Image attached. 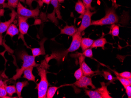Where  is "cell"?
<instances>
[{"instance_id": "cell-1", "label": "cell", "mask_w": 131, "mask_h": 98, "mask_svg": "<svg viewBox=\"0 0 131 98\" xmlns=\"http://www.w3.org/2000/svg\"><path fill=\"white\" fill-rule=\"evenodd\" d=\"M82 32L77 31V32L72 36V39L70 47L62 52L54 53L48 57L46 60L49 61L51 59H56L57 60L60 61L63 58L67 55L69 52H73L78 49L81 47V41L82 38Z\"/></svg>"}, {"instance_id": "cell-2", "label": "cell", "mask_w": 131, "mask_h": 98, "mask_svg": "<svg viewBox=\"0 0 131 98\" xmlns=\"http://www.w3.org/2000/svg\"><path fill=\"white\" fill-rule=\"evenodd\" d=\"M46 62L44 61L41 65L37 67L39 75L40 77V82L37 85L38 90V98H46V92L48 89V82L47 79V72L46 71Z\"/></svg>"}, {"instance_id": "cell-3", "label": "cell", "mask_w": 131, "mask_h": 98, "mask_svg": "<svg viewBox=\"0 0 131 98\" xmlns=\"http://www.w3.org/2000/svg\"><path fill=\"white\" fill-rule=\"evenodd\" d=\"M20 58L23 60V64L20 68L16 70V73L13 76L12 79L17 80L21 77L24 71L30 66H38L39 65L37 64L35 61V57L33 55H29L26 52L23 51L19 55Z\"/></svg>"}, {"instance_id": "cell-4", "label": "cell", "mask_w": 131, "mask_h": 98, "mask_svg": "<svg viewBox=\"0 0 131 98\" xmlns=\"http://www.w3.org/2000/svg\"><path fill=\"white\" fill-rule=\"evenodd\" d=\"M119 17L116 13L114 7L107 9L106 15L103 18L97 20H93L91 22V25L103 26L106 25L116 24L119 22Z\"/></svg>"}, {"instance_id": "cell-5", "label": "cell", "mask_w": 131, "mask_h": 98, "mask_svg": "<svg viewBox=\"0 0 131 98\" xmlns=\"http://www.w3.org/2000/svg\"><path fill=\"white\" fill-rule=\"evenodd\" d=\"M101 86L94 90H85V93L90 98H112L104 82H101Z\"/></svg>"}, {"instance_id": "cell-6", "label": "cell", "mask_w": 131, "mask_h": 98, "mask_svg": "<svg viewBox=\"0 0 131 98\" xmlns=\"http://www.w3.org/2000/svg\"><path fill=\"white\" fill-rule=\"evenodd\" d=\"M17 14L18 15L26 18H34L39 16L40 14L39 8L37 7L34 9L26 8L19 2L17 6Z\"/></svg>"}, {"instance_id": "cell-7", "label": "cell", "mask_w": 131, "mask_h": 98, "mask_svg": "<svg viewBox=\"0 0 131 98\" xmlns=\"http://www.w3.org/2000/svg\"><path fill=\"white\" fill-rule=\"evenodd\" d=\"M95 12H91L90 9H86L85 13L81 17L82 22L78 31L83 32L87 28L91 25L92 17Z\"/></svg>"}, {"instance_id": "cell-8", "label": "cell", "mask_w": 131, "mask_h": 98, "mask_svg": "<svg viewBox=\"0 0 131 98\" xmlns=\"http://www.w3.org/2000/svg\"><path fill=\"white\" fill-rule=\"evenodd\" d=\"M75 85L80 88L87 89L88 86H90L93 89L96 88L95 86L93 84L92 78L83 75L75 83Z\"/></svg>"}, {"instance_id": "cell-9", "label": "cell", "mask_w": 131, "mask_h": 98, "mask_svg": "<svg viewBox=\"0 0 131 98\" xmlns=\"http://www.w3.org/2000/svg\"><path fill=\"white\" fill-rule=\"evenodd\" d=\"M28 18L18 15V24L19 31L21 35L27 34L29 28V25L27 22Z\"/></svg>"}, {"instance_id": "cell-10", "label": "cell", "mask_w": 131, "mask_h": 98, "mask_svg": "<svg viewBox=\"0 0 131 98\" xmlns=\"http://www.w3.org/2000/svg\"><path fill=\"white\" fill-rule=\"evenodd\" d=\"M17 14L15 11L14 9H12V13L10 15L11 16L10 19L8 21L0 22V34H2L6 31L9 25L12 24L15 19Z\"/></svg>"}, {"instance_id": "cell-11", "label": "cell", "mask_w": 131, "mask_h": 98, "mask_svg": "<svg viewBox=\"0 0 131 98\" xmlns=\"http://www.w3.org/2000/svg\"><path fill=\"white\" fill-rule=\"evenodd\" d=\"M84 56L83 55L79 57V63L83 72V75L87 76H90L94 74L96 72L93 71L91 68L87 65L86 62L84 61Z\"/></svg>"}, {"instance_id": "cell-12", "label": "cell", "mask_w": 131, "mask_h": 98, "mask_svg": "<svg viewBox=\"0 0 131 98\" xmlns=\"http://www.w3.org/2000/svg\"><path fill=\"white\" fill-rule=\"evenodd\" d=\"M78 31V28L73 25H67L61 30L60 34H66L69 36H72Z\"/></svg>"}, {"instance_id": "cell-13", "label": "cell", "mask_w": 131, "mask_h": 98, "mask_svg": "<svg viewBox=\"0 0 131 98\" xmlns=\"http://www.w3.org/2000/svg\"><path fill=\"white\" fill-rule=\"evenodd\" d=\"M46 39L44 38L40 41V47L39 48H34L31 49L32 55L34 57L42 55L45 54V51L44 48V44Z\"/></svg>"}, {"instance_id": "cell-14", "label": "cell", "mask_w": 131, "mask_h": 98, "mask_svg": "<svg viewBox=\"0 0 131 98\" xmlns=\"http://www.w3.org/2000/svg\"><path fill=\"white\" fill-rule=\"evenodd\" d=\"M34 66H30L26 69L23 73L24 78L27 79L28 80L32 81L34 82H36L35 81V77L33 74V70Z\"/></svg>"}, {"instance_id": "cell-15", "label": "cell", "mask_w": 131, "mask_h": 98, "mask_svg": "<svg viewBox=\"0 0 131 98\" xmlns=\"http://www.w3.org/2000/svg\"><path fill=\"white\" fill-rule=\"evenodd\" d=\"M94 41V40L89 38H82L81 41V47L83 52L87 49L91 48Z\"/></svg>"}, {"instance_id": "cell-16", "label": "cell", "mask_w": 131, "mask_h": 98, "mask_svg": "<svg viewBox=\"0 0 131 98\" xmlns=\"http://www.w3.org/2000/svg\"><path fill=\"white\" fill-rule=\"evenodd\" d=\"M75 8V10L79 14H81V16L79 17V18H81V17L84 13L86 10V8L82 1L78 0V1L76 3Z\"/></svg>"}, {"instance_id": "cell-17", "label": "cell", "mask_w": 131, "mask_h": 98, "mask_svg": "<svg viewBox=\"0 0 131 98\" xmlns=\"http://www.w3.org/2000/svg\"><path fill=\"white\" fill-rule=\"evenodd\" d=\"M108 43L106 38H100L96 40H94L91 48L101 47L102 49H104L105 45Z\"/></svg>"}, {"instance_id": "cell-18", "label": "cell", "mask_w": 131, "mask_h": 98, "mask_svg": "<svg viewBox=\"0 0 131 98\" xmlns=\"http://www.w3.org/2000/svg\"><path fill=\"white\" fill-rule=\"evenodd\" d=\"M51 3L53 5L54 8V11L53 13L51 14H49L50 15H53L54 14V16H55V13H56L57 17L60 19H62V17L61 15L60 10V4L58 2V0H51Z\"/></svg>"}, {"instance_id": "cell-19", "label": "cell", "mask_w": 131, "mask_h": 98, "mask_svg": "<svg viewBox=\"0 0 131 98\" xmlns=\"http://www.w3.org/2000/svg\"><path fill=\"white\" fill-rule=\"evenodd\" d=\"M6 31V35H9L12 38L17 34H19V30H18L16 25L13 24H12L9 25Z\"/></svg>"}, {"instance_id": "cell-20", "label": "cell", "mask_w": 131, "mask_h": 98, "mask_svg": "<svg viewBox=\"0 0 131 98\" xmlns=\"http://www.w3.org/2000/svg\"><path fill=\"white\" fill-rule=\"evenodd\" d=\"M29 83L28 81H24L23 82H18L16 83V88L17 93L19 98H22L21 92L24 87L27 86Z\"/></svg>"}, {"instance_id": "cell-21", "label": "cell", "mask_w": 131, "mask_h": 98, "mask_svg": "<svg viewBox=\"0 0 131 98\" xmlns=\"http://www.w3.org/2000/svg\"><path fill=\"white\" fill-rule=\"evenodd\" d=\"M109 34H110L114 37L117 36L119 34V27L116 24L112 25L110 27Z\"/></svg>"}, {"instance_id": "cell-22", "label": "cell", "mask_w": 131, "mask_h": 98, "mask_svg": "<svg viewBox=\"0 0 131 98\" xmlns=\"http://www.w3.org/2000/svg\"><path fill=\"white\" fill-rule=\"evenodd\" d=\"M61 87L52 86L48 89L46 92V98H52L56 94L57 91Z\"/></svg>"}, {"instance_id": "cell-23", "label": "cell", "mask_w": 131, "mask_h": 98, "mask_svg": "<svg viewBox=\"0 0 131 98\" xmlns=\"http://www.w3.org/2000/svg\"><path fill=\"white\" fill-rule=\"evenodd\" d=\"M6 86L5 82L0 80V98H5L7 96V93L6 90Z\"/></svg>"}, {"instance_id": "cell-24", "label": "cell", "mask_w": 131, "mask_h": 98, "mask_svg": "<svg viewBox=\"0 0 131 98\" xmlns=\"http://www.w3.org/2000/svg\"><path fill=\"white\" fill-rule=\"evenodd\" d=\"M6 90L7 94L9 96H12L15 93H17L15 85L6 86Z\"/></svg>"}, {"instance_id": "cell-25", "label": "cell", "mask_w": 131, "mask_h": 98, "mask_svg": "<svg viewBox=\"0 0 131 98\" xmlns=\"http://www.w3.org/2000/svg\"><path fill=\"white\" fill-rule=\"evenodd\" d=\"M103 77L105 79L109 80L110 82H114L116 79V78L113 76L110 72L108 71L103 72Z\"/></svg>"}, {"instance_id": "cell-26", "label": "cell", "mask_w": 131, "mask_h": 98, "mask_svg": "<svg viewBox=\"0 0 131 98\" xmlns=\"http://www.w3.org/2000/svg\"><path fill=\"white\" fill-rule=\"evenodd\" d=\"M7 1H8L7 5L9 8H10L12 9V8H17L18 4L19 2V0H7Z\"/></svg>"}, {"instance_id": "cell-27", "label": "cell", "mask_w": 131, "mask_h": 98, "mask_svg": "<svg viewBox=\"0 0 131 98\" xmlns=\"http://www.w3.org/2000/svg\"><path fill=\"white\" fill-rule=\"evenodd\" d=\"M92 1L93 0H82V2L84 4L86 9L94 10V8H93L91 6V3Z\"/></svg>"}, {"instance_id": "cell-28", "label": "cell", "mask_w": 131, "mask_h": 98, "mask_svg": "<svg viewBox=\"0 0 131 98\" xmlns=\"http://www.w3.org/2000/svg\"><path fill=\"white\" fill-rule=\"evenodd\" d=\"M115 74L116 75H118L120 77L125 79H128L131 77V74L129 72H124L119 74L117 72H115Z\"/></svg>"}, {"instance_id": "cell-29", "label": "cell", "mask_w": 131, "mask_h": 98, "mask_svg": "<svg viewBox=\"0 0 131 98\" xmlns=\"http://www.w3.org/2000/svg\"><path fill=\"white\" fill-rule=\"evenodd\" d=\"M116 76H117L116 79L119 80V81L121 82V84L124 87L126 86H131V84L129 83L128 79L122 78V77H120L118 75H116Z\"/></svg>"}, {"instance_id": "cell-30", "label": "cell", "mask_w": 131, "mask_h": 98, "mask_svg": "<svg viewBox=\"0 0 131 98\" xmlns=\"http://www.w3.org/2000/svg\"><path fill=\"white\" fill-rule=\"evenodd\" d=\"M83 73L82 70L81 68L80 67L78 69H77L74 73V77L77 80H78L82 76Z\"/></svg>"}, {"instance_id": "cell-31", "label": "cell", "mask_w": 131, "mask_h": 98, "mask_svg": "<svg viewBox=\"0 0 131 98\" xmlns=\"http://www.w3.org/2000/svg\"><path fill=\"white\" fill-rule=\"evenodd\" d=\"M82 55L84 57H88V58H91L93 57V52L92 48H89L87 49L86 50L83 51L82 53Z\"/></svg>"}, {"instance_id": "cell-32", "label": "cell", "mask_w": 131, "mask_h": 98, "mask_svg": "<svg viewBox=\"0 0 131 98\" xmlns=\"http://www.w3.org/2000/svg\"><path fill=\"white\" fill-rule=\"evenodd\" d=\"M36 0H25V3L27 5H28L29 8L31 9L32 8V4L34 1H35Z\"/></svg>"}, {"instance_id": "cell-33", "label": "cell", "mask_w": 131, "mask_h": 98, "mask_svg": "<svg viewBox=\"0 0 131 98\" xmlns=\"http://www.w3.org/2000/svg\"><path fill=\"white\" fill-rule=\"evenodd\" d=\"M41 1L42 3H44L47 5H49L50 3L51 0H41Z\"/></svg>"}, {"instance_id": "cell-34", "label": "cell", "mask_w": 131, "mask_h": 98, "mask_svg": "<svg viewBox=\"0 0 131 98\" xmlns=\"http://www.w3.org/2000/svg\"><path fill=\"white\" fill-rule=\"evenodd\" d=\"M3 37L2 34H0V45H1L3 44Z\"/></svg>"}, {"instance_id": "cell-35", "label": "cell", "mask_w": 131, "mask_h": 98, "mask_svg": "<svg viewBox=\"0 0 131 98\" xmlns=\"http://www.w3.org/2000/svg\"><path fill=\"white\" fill-rule=\"evenodd\" d=\"M126 91V94H127V95H128V98H131V91Z\"/></svg>"}, {"instance_id": "cell-36", "label": "cell", "mask_w": 131, "mask_h": 98, "mask_svg": "<svg viewBox=\"0 0 131 98\" xmlns=\"http://www.w3.org/2000/svg\"><path fill=\"white\" fill-rule=\"evenodd\" d=\"M4 7H8V5L7 4H4V5H0V9H1L2 8H3Z\"/></svg>"}, {"instance_id": "cell-37", "label": "cell", "mask_w": 131, "mask_h": 98, "mask_svg": "<svg viewBox=\"0 0 131 98\" xmlns=\"http://www.w3.org/2000/svg\"><path fill=\"white\" fill-rule=\"evenodd\" d=\"M6 0H0V5H4L5 4Z\"/></svg>"}, {"instance_id": "cell-38", "label": "cell", "mask_w": 131, "mask_h": 98, "mask_svg": "<svg viewBox=\"0 0 131 98\" xmlns=\"http://www.w3.org/2000/svg\"><path fill=\"white\" fill-rule=\"evenodd\" d=\"M58 2H59V3H64V1L65 0H58Z\"/></svg>"}, {"instance_id": "cell-39", "label": "cell", "mask_w": 131, "mask_h": 98, "mask_svg": "<svg viewBox=\"0 0 131 98\" xmlns=\"http://www.w3.org/2000/svg\"><path fill=\"white\" fill-rule=\"evenodd\" d=\"M19 1L20 2H22V3H25V0H19Z\"/></svg>"}]
</instances>
